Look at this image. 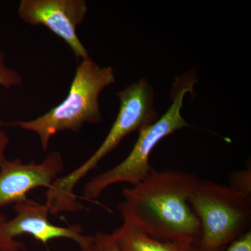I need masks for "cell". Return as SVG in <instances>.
Here are the masks:
<instances>
[{"mask_svg": "<svg viewBox=\"0 0 251 251\" xmlns=\"http://www.w3.org/2000/svg\"><path fill=\"white\" fill-rule=\"evenodd\" d=\"M199 181L186 172L152 168L139 184L124 189V201L118 206L122 219L160 240L196 244L201 237V224L189 197Z\"/></svg>", "mask_w": 251, "mask_h": 251, "instance_id": "6da1fadb", "label": "cell"}, {"mask_svg": "<svg viewBox=\"0 0 251 251\" xmlns=\"http://www.w3.org/2000/svg\"><path fill=\"white\" fill-rule=\"evenodd\" d=\"M120 107L116 120L98 150L76 169L57 178L46 191V205L50 214L75 212L85 209L74 192L79 181L94 169L104 157L121 143L127 135L140 131L158 119L154 107V92L151 84L140 79L117 92Z\"/></svg>", "mask_w": 251, "mask_h": 251, "instance_id": "7a4b0ae2", "label": "cell"}, {"mask_svg": "<svg viewBox=\"0 0 251 251\" xmlns=\"http://www.w3.org/2000/svg\"><path fill=\"white\" fill-rule=\"evenodd\" d=\"M115 82L111 67H100L90 57L82 59L77 65L67 97L62 103L34 120L5 125L35 133L43 151H46L50 140L57 133L67 130L78 133L85 124L102 122L99 96Z\"/></svg>", "mask_w": 251, "mask_h": 251, "instance_id": "3957f363", "label": "cell"}, {"mask_svg": "<svg viewBox=\"0 0 251 251\" xmlns=\"http://www.w3.org/2000/svg\"><path fill=\"white\" fill-rule=\"evenodd\" d=\"M197 82V77L192 72L175 77L171 107L161 118L139 131L133 150L124 161L94 176L85 185L84 196L87 199H97L109 186L118 183L135 186L148 176L153 168L150 164V156L157 144L176 130L189 126L181 116V110L185 95L193 93Z\"/></svg>", "mask_w": 251, "mask_h": 251, "instance_id": "277c9868", "label": "cell"}, {"mask_svg": "<svg viewBox=\"0 0 251 251\" xmlns=\"http://www.w3.org/2000/svg\"><path fill=\"white\" fill-rule=\"evenodd\" d=\"M189 204L201 224V237L195 244L199 251H224L249 230L251 196L229 186L200 180Z\"/></svg>", "mask_w": 251, "mask_h": 251, "instance_id": "5b68a950", "label": "cell"}, {"mask_svg": "<svg viewBox=\"0 0 251 251\" xmlns=\"http://www.w3.org/2000/svg\"><path fill=\"white\" fill-rule=\"evenodd\" d=\"M16 216L9 219L0 214V251H21L25 249L23 242L16 238L29 234L47 247L54 239H69L87 251L93 236L84 235L80 225L62 227L51 224L49 219V208L33 200L27 199L15 204Z\"/></svg>", "mask_w": 251, "mask_h": 251, "instance_id": "8992f818", "label": "cell"}, {"mask_svg": "<svg viewBox=\"0 0 251 251\" xmlns=\"http://www.w3.org/2000/svg\"><path fill=\"white\" fill-rule=\"evenodd\" d=\"M85 0H21L18 14L32 26H44L69 46L77 58L90 57L77 36V26L87 15Z\"/></svg>", "mask_w": 251, "mask_h": 251, "instance_id": "52a82bcc", "label": "cell"}, {"mask_svg": "<svg viewBox=\"0 0 251 251\" xmlns=\"http://www.w3.org/2000/svg\"><path fill=\"white\" fill-rule=\"evenodd\" d=\"M64 160L52 151L41 163H23L20 158H4L0 163V208L28 199L33 189L49 188L64 170Z\"/></svg>", "mask_w": 251, "mask_h": 251, "instance_id": "ba28073f", "label": "cell"}, {"mask_svg": "<svg viewBox=\"0 0 251 251\" xmlns=\"http://www.w3.org/2000/svg\"><path fill=\"white\" fill-rule=\"evenodd\" d=\"M110 234L122 251H190L193 243L186 241H163L140 230L128 220Z\"/></svg>", "mask_w": 251, "mask_h": 251, "instance_id": "9c48e42d", "label": "cell"}, {"mask_svg": "<svg viewBox=\"0 0 251 251\" xmlns=\"http://www.w3.org/2000/svg\"><path fill=\"white\" fill-rule=\"evenodd\" d=\"M22 82L21 73L6 64L4 54L0 51V86L6 89H11L18 87Z\"/></svg>", "mask_w": 251, "mask_h": 251, "instance_id": "30bf717a", "label": "cell"}, {"mask_svg": "<svg viewBox=\"0 0 251 251\" xmlns=\"http://www.w3.org/2000/svg\"><path fill=\"white\" fill-rule=\"evenodd\" d=\"M229 186L238 192L251 196V169L234 172L229 177Z\"/></svg>", "mask_w": 251, "mask_h": 251, "instance_id": "8fae6325", "label": "cell"}, {"mask_svg": "<svg viewBox=\"0 0 251 251\" xmlns=\"http://www.w3.org/2000/svg\"><path fill=\"white\" fill-rule=\"evenodd\" d=\"M87 251H122L112 240L110 234L99 232L93 236Z\"/></svg>", "mask_w": 251, "mask_h": 251, "instance_id": "7c38bea8", "label": "cell"}, {"mask_svg": "<svg viewBox=\"0 0 251 251\" xmlns=\"http://www.w3.org/2000/svg\"><path fill=\"white\" fill-rule=\"evenodd\" d=\"M222 251H251V229L234 240Z\"/></svg>", "mask_w": 251, "mask_h": 251, "instance_id": "4fadbf2b", "label": "cell"}, {"mask_svg": "<svg viewBox=\"0 0 251 251\" xmlns=\"http://www.w3.org/2000/svg\"><path fill=\"white\" fill-rule=\"evenodd\" d=\"M9 143V137L4 130L0 128V163L5 158L4 153Z\"/></svg>", "mask_w": 251, "mask_h": 251, "instance_id": "5bb4252c", "label": "cell"}, {"mask_svg": "<svg viewBox=\"0 0 251 251\" xmlns=\"http://www.w3.org/2000/svg\"><path fill=\"white\" fill-rule=\"evenodd\" d=\"M198 251V249L197 248H196V246H195V244H193L192 248H191V251Z\"/></svg>", "mask_w": 251, "mask_h": 251, "instance_id": "9a60e30c", "label": "cell"}, {"mask_svg": "<svg viewBox=\"0 0 251 251\" xmlns=\"http://www.w3.org/2000/svg\"><path fill=\"white\" fill-rule=\"evenodd\" d=\"M5 125V123L2 121L1 118H0V128H2L3 126Z\"/></svg>", "mask_w": 251, "mask_h": 251, "instance_id": "2e32d148", "label": "cell"}]
</instances>
